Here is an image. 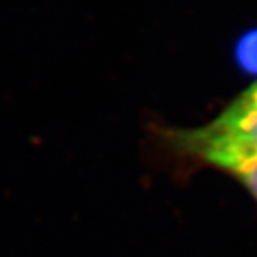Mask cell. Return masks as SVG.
<instances>
[{
  "instance_id": "7a4b0ae2",
  "label": "cell",
  "mask_w": 257,
  "mask_h": 257,
  "mask_svg": "<svg viewBox=\"0 0 257 257\" xmlns=\"http://www.w3.org/2000/svg\"><path fill=\"white\" fill-rule=\"evenodd\" d=\"M217 171L239 182L244 191L257 202V152L230 159L224 162Z\"/></svg>"
},
{
  "instance_id": "6da1fadb",
  "label": "cell",
  "mask_w": 257,
  "mask_h": 257,
  "mask_svg": "<svg viewBox=\"0 0 257 257\" xmlns=\"http://www.w3.org/2000/svg\"><path fill=\"white\" fill-rule=\"evenodd\" d=\"M162 142L189 166L217 169L230 159L257 152V82L217 117L191 128H162Z\"/></svg>"
}]
</instances>
